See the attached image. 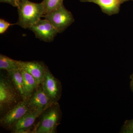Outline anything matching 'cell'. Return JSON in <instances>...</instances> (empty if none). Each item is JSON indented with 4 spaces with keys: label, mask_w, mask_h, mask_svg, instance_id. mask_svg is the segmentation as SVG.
<instances>
[{
    "label": "cell",
    "mask_w": 133,
    "mask_h": 133,
    "mask_svg": "<svg viewBox=\"0 0 133 133\" xmlns=\"http://www.w3.org/2000/svg\"><path fill=\"white\" fill-rule=\"evenodd\" d=\"M17 8L19 18L15 24L23 29H29L44 15V8L42 2L36 3L29 0H18Z\"/></svg>",
    "instance_id": "obj_1"
},
{
    "label": "cell",
    "mask_w": 133,
    "mask_h": 133,
    "mask_svg": "<svg viewBox=\"0 0 133 133\" xmlns=\"http://www.w3.org/2000/svg\"><path fill=\"white\" fill-rule=\"evenodd\" d=\"M22 100L12 81L8 76H0V114L1 116Z\"/></svg>",
    "instance_id": "obj_2"
},
{
    "label": "cell",
    "mask_w": 133,
    "mask_h": 133,
    "mask_svg": "<svg viewBox=\"0 0 133 133\" xmlns=\"http://www.w3.org/2000/svg\"><path fill=\"white\" fill-rule=\"evenodd\" d=\"M62 115L58 103L51 105L41 114L40 121L34 129V133H56Z\"/></svg>",
    "instance_id": "obj_3"
},
{
    "label": "cell",
    "mask_w": 133,
    "mask_h": 133,
    "mask_svg": "<svg viewBox=\"0 0 133 133\" xmlns=\"http://www.w3.org/2000/svg\"><path fill=\"white\" fill-rule=\"evenodd\" d=\"M43 17L51 23L58 33L63 32L74 21L71 12L65 8L64 4L57 9L43 16Z\"/></svg>",
    "instance_id": "obj_4"
},
{
    "label": "cell",
    "mask_w": 133,
    "mask_h": 133,
    "mask_svg": "<svg viewBox=\"0 0 133 133\" xmlns=\"http://www.w3.org/2000/svg\"><path fill=\"white\" fill-rule=\"evenodd\" d=\"M29 110L28 100H22L1 116V126L11 131L13 127Z\"/></svg>",
    "instance_id": "obj_5"
},
{
    "label": "cell",
    "mask_w": 133,
    "mask_h": 133,
    "mask_svg": "<svg viewBox=\"0 0 133 133\" xmlns=\"http://www.w3.org/2000/svg\"><path fill=\"white\" fill-rule=\"evenodd\" d=\"M44 91L52 104L58 103L61 98L62 85L61 82L56 78L47 67L42 83Z\"/></svg>",
    "instance_id": "obj_6"
},
{
    "label": "cell",
    "mask_w": 133,
    "mask_h": 133,
    "mask_svg": "<svg viewBox=\"0 0 133 133\" xmlns=\"http://www.w3.org/2000/svg\"><path fill=\"white\" fill-rule=\"evenodd\" d=\"M29 29L33 31L36 38L46 42H51L58 33L57 30L47 19H40Z\"/></svg>",
    "instance_id": "obj_7"
},
{
    "label": "cell",
    "mask_w": 133,
    "mask_h": 133,
    "mask_svg": "<svg viewBox=\"0 0 133 133\" xmlns=\"http://www.w3.org/2000/svg\"><path fill=\"white\" fill-rule=\"evenodd\" d=\"M28 100L29 109L31 110L43 111L53 104L45 94L42 85L38 86Z\"/></svg>",
    "instance_id": "obj_8"
},
{
    "label": "cell",
    "mask_w": 133,
    "mask_h": 133,
    "mask_svg": "<svg viewBox=\"0 0 133 133\" xmlns=\"http://www.w3.org/2000/svg\"><path fill=\"white\" fill-rule=\"evenodd\" d=\"M43 112L29 109L13 127L11 131L12 133H33L32 127Z\"/></svg>",
    "instance_id": "obj_9"
},
{
    "label": "cell",
    "mask_w": 133,
    "mask_h": 133,
    "mask_svg": "<svg viewBox=\"0 0 133 133\" xmlns=\"http://www.w3.org/2000/svg\"><path fill=\"white\" fill-rule=\"evenodd\" d=\"M19 63L20 69L24 70L33 76L38 85H42L47 68L43 62L19 61Z\"/></svg>",
    "instance_id": "obj_10"
},
{
    "label": "cell",
    "mask_w": 133,
    "mask_h": 133,
    "mask_svg": "<svg viewBox=\"0 0 133 133\" xmlns=\"http://www.w3.org/2000/svg\"><path fill=\"white\" fill-rule=\"evenodd\" d=\"M133 0H80L82 2H92L98 5L102 12L109 16L118 14L121 6Z\"/></svg>",
    "instance_id": "obj_11"
},
{
    "label": "cell",
    "mask_w": 133,
    "mask_h": 133,
    "mask_svg": "<svg viewBox=\"0 0 133 133\" xmlns=\"http://www.w3.org/2000/svg\"><path fill=\"white\" fill-rule=\"evenodd\" d=\"M7 72V75L16 88L22 100H27L25 95L23 76L20 69Z\"/></svg>",
    "instance_id": "obj_12"
},
{
    "label": "cell",
    "mask_w": 133,
    "mask_h": 133,
    "mask_svg": "<svg viewBox=\"0 0 133 133\" xmlns=\"http://www.w3.org/2000/svg\"><path fill=\"white\" fill-rule=\"evenodd\" d=\"M21 70L23 76L24 91L27 100L31 97L39 85L33 76L24 70Z\"/></svg>",
    "instance_id": "obj_13"
},
{
    "label": "cell",
    "mask_w": 133,
    "mask_h": 133,
    "mask_svg": "<svg viewBox=\"0 0 133 133\" xmlns=\"http://www.w3.org/2000/svg\"><path fill=\"white\" fill-rule=\"evenodd\" d=\"M20 69L19 61L14 60L1 54L0 55V69L7 71Z\"/></svg>",
    "instance_id": "obj_14"
},
{
    "label": "cell",
    "mask_w": 133,
    "mask_h": 133,
    "mask_svg": "<svg viewBox=\"0 0 133 133\" xmlns=\"http://www.w3.org/2000/svg\"><path fill=\"white\" fill-rule=\"evenodd\" d=\"M63 0H43L44 15L48 14L59 8L63 4Z\"/></svg>",
    "instance_id": "obj_15"
},
{
    "label": "cell",
    "mask_w": 133,
    "mask_h": 133,
    "mask_svg": "<svg viewBox=\"0 0 133 133\" xmlns=\"http://www.w3.org/2000/svg\"><path fill=\"white\" fill-rule=\"evenodd\" d=\"M120 132L133 133V119L125 121Z\"/></svg>",
    "instance_id": "obj_16"
},
{
    "label": "cell",
    "mask_w": 133,
    "mask_h": 133,
    "mask_svg": "<svg viewBox=\"0 0 133 133\" xmlns=\"http://www.w3.org/2000/svg\"><path fill=\"white\" fill-rule=\"evenodd\" d=\"M15 24H11L4 19H0V34H3L7 31L10 26Z\"/></svg>",
    "instance_id": "obj_17"
},
{
    "label": "cell",
    "mask_w": 133,
    "mask_h": 133,
    "mask_svg": "<svg viewBox=\"0 0 133 133\" xmlns=\"http://www.w3.org/2000/svg\"><path fill=\"white\" fill-rule=\"evenodd\" d=\"M1 3H7L15 7H17L18 0H0Z\"/></svg>",
    "instance_id": "obj_18"
},
{
    "label": "cell",
    "mask_w": 133,
    "mask_h": 133,
    "mask_svg": "<svg viewBox=\"0 0 133 133\" xmlns=\"http://www.w3.org/2000/svg\"><path fill=\"white\" fill-rule=\"evenodd\" d=\"M130 88L132 91L133 93V80H131V83H130Z\"/></svg>",
    "instance_id": "obj_19"
},
{
    "label": "cell",
    "mask_w": 133,
    "mask_h": 133,
    "mask_svg": "<svg viewBox=\"0 0 133 133\" xmlns=\"http://www.w3.org/2000/svg\"><path fill=\"white\" fill-rule=\"evenodd\" d=\"M130 78L131 80H133V73L131 74V76H130Z\"/></svg>",
    "instance_id": "obj_20"
}]
</instances>
